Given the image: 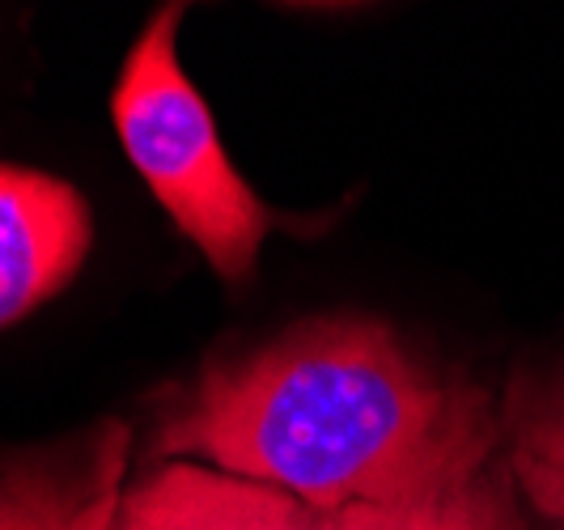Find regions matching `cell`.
Returning a JSON list of instances; mask_svg holds the SVG:
<instances>
[{
	"label": "cell",
	"instance_id": "cell-1",
	"mask_svg": "<svg viewBox=\"0 0 564 530\" xmlns=\"http://www.w3.org/2000/svg\"><path fill=\"white\" fill-rule=\"evenodd\" d=\"M153 450L348 509L476 479L497 463V420L484 391L437 374L387 323L314 318L204 365Z\"/></svg>",
	"mask_w": 564,
	"mask_h": 530
},
{
	"label": "cell",
	"instance_id": "cell-2",
	"mask_svg": "<svg viewBox=\"0 0 564 530\" xmlns=\"http://www.w3.org/2000/svg\"><path fill=\"white\" fill-rule=\"evenodd\" d=\"M178 22L183 4H162L137 34L111 94L115 132L170 221L204 251L217 277L242 284L276 213L234 170L208 102L183 73L174 52Z\"/></svg>",
	"mask_w": 564,
	"mask_h": 530
},
{
	"label": "cell",
	"instance_id": "cell-3",
	"mask_svg": "<svg viewBox=\"0 0 564 530\" xmlns=\"http://www.w3.org/2000/svg\"><path fill=\"white\" fill-rule=\"evenodd\" d=\"M513 463L399 505L311 509L276 488L199 463H162L123 493L115 530H535L518 501Z\"/></svg>",
	"mask_w": 564,
	"mask_h": 530
},
{
	"label": "cell",
	"instance_id": "cell-4",
	"mask_svg": "<svg viewBox=\"0 0 564 530\" xmlns=\"http://www.w3.org/2000/svg\"><path fill=\"white\" fill-rule=\"evenodd\" d=\"M89 242L94 217L73 183L0 162V327L64 293Z\"/></svg>",
	"mask_w": 564,
	"mask_h": 530
},
{
	"label": "cell",
	"instance_id": "cell-5",
	"mask_svg": "<svg viewBox=\"0 0 564 530\" xmlns=\"http://www.w3.org/2000/svg\"><path fill=\"white\" fill-rule=\"evenodd\" d=\"M132 429L107 420L52 454L0 467V530H115Z\"/></svg>",
	"mask_w": 564,
	"mask_h": 530
},
{
	"label": "cell",
	"instance_id": "cell-6",
	"mask_svg": "<svg viewBox=\"0 0 564 530\" xmlns=\"http://www.w3.org/2000/svg\"><path fill=\"white\" fill-rule=\"evenodd\" d=\"M518 458L539 463V467H547V472H564V394L556 408H547V412L522 433Z\"/></svg>",
	"mask_w": 564,
	"mask_h": 530
},
{
	"label": "cell",
	"instance_id": "cell-7",
	"mask_svg": "<svg viewBox=\"0 0 564 530\" xmlns=\"http://www.w3.org/2000/svg\"><path fill=\"white\" fill-rule=\"evenodd\" d=\"M513 475H518V484L527 488V497H531L547 518H556L564 527V472H547V467L527 463V458L513 454Z\"/></svg>",
	"mask_w": 564,
	"mask_h": 530
}]
</instances>
